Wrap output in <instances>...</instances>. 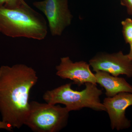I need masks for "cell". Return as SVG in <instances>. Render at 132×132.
I'll return each mask as SVG.
<instances>
[{
  "label": "cell",
  "mask_w": 132,
  "mask_h": 132,
  "mask_svg": "<svg viewBox=\"0 0 132 132\" xmlns=\"http://www.w3.org/2000/svg\"><path fill=\"white\" fill-rule=\"evenodd\" d=\"M38 79L35 69L25 64L0 67V113L3 121L13 128L24 125L30 91Z\"/></svg>",
  "instance_id": "obj_1"
},
{
  "label": "cell",
  "mask_w": 132,
  "mask_h": 132,
  "mask_svg": "<svg viewBox=\"0 0 132 132\" xmlns=\"http://www.w3.org/2000/svg\"><path fill=\"white\" fill-rule=\"evenodd\" d=\"M0 32L11 38L41 40L46 37L48 27L42 15L24 1L15 8L0 7Z\"/></svg>",
  "instance_id": "obj_2"
},
{
  "label": "cell",
  "mask_w": 132,
  "mask_h": 132,
  "mask_svg": "<svg viewBox=\"0 0 132 132\" xmlns=\"http://www.w3.org/2000/svg\"><path fill=\"white\" fill-rule=\"evenodd\" d=\"M85 84L86 88L81 91L72 89L71 83L62 85L46 91L43 95V99L48 104L65 105L69 112L79 111L85 108L95 111H106L100 100L102 90L97 87V84L91 82Z\"/></svg>",
  "instance_id": "obj_3"
},
{
  "label": "cell",
  "mask_w": 132,
  "mask_h": 132,
  "mask_svg": "<svg viewBox=\"0 0 132 132\" xmlns=\"http://www.w3.org/2000/svg\"><path fill=\"white\" fill-rule=\"evenodd\" d=\"M69 112L60 105L32 101L24 125L35 132H59L67 125Z\"/></svg>",
  "instance_id": "obj_4"
},
{
  "label": "cell",
  "mask_w": 132,
  "mask_h": 132,
  "mask_svg": "<svg viewBox=\"0 0 132 132\" xmlns=\"http://www.w3.org/2000/svg\"><path fill=\"white\" fill-rule=\"evenodd\" d=\"M33 5L46 16L53 36H60L71 25L73 16L69 8L68 0H44L35 2Z\"/></svg>",
  "instance_id": "obj_5"
},
{
  "label": "cell",
  "mask_w": 132,
  "mask_h": 132,
  "mask_svg": "<svg viewBox=\"0 0 132 132\" xmlns=\"http://www.w3.org/2000/svg\"><path fill=\"white\" fill-rule=\"evenodd\" d=\"M89 64L95 72L102 71L114 76L125 75L132 78V60L121 51L97 54L89 61Z\"/></svg>",
  "instance_id": "obj_6"
},
{
  "label": "cell",
  "mask_w": 132,
  "mask_h": 132,
  "mask_svg": "<svg viewBox=\"0 0 132 132\" xmlns=\"http://www.w3.org/2000/svg\"><path fill=\"white\" fill-rule=\"evenodd\" d=\"M108 113L111 128L118 131L127 129L131 122L126 116V111L132 106V93L122 92L112 97H107L103 101Z\"/></svg>",
  "instance_id": "obj_7"
},
{
  "label": "cell",
  "mask_w": 132,
  "mask_h": 132,
  "mask_svg": "<svg viewBox=\"0 0 132 132\" xmlns=\"http://www.w3.org/2000/svg\"><path fill=\"white\" fill-rule=\"evenodd\" d=\"M90 66L85 61L73 62L69 57H62L55 67L56 74L62 79L71 80L79 86L87 82L96 84L95 76Z\"/></svg>",
  "instance_id": "obj_8"
},
{
  "label": "cell",
  "mask_w": 132,
  "mask_h": 132,
  "mask_svg": "<svg viewBox=\"0 0 132 132\" xmlns=\"http://www.w3.org/2000/svg\"><path fill=\"white\" fill-rule=\"evenodd\" d=\"M96 82L105 90L107 97L122 93H132V86L123 78L114 76L106 72L98 71L94 74Z\"/></svg>",
  "instance_id": "obj_9"
},
{
  "label": "cell",
  "mask_w": 132,
  "mask_h": 132,
  "mask_svg": "<svg viewBox=\"0 0 132 132\" xmlns=\"http://www.w3.org/2000/svg\"><path fill=\"white\" fill-rule=\"evenodd\" d=\"M123 38L126 43L132 41V19L127 18L121 22Z\"/></svg>",
  "instance_id": "obj_10"
},
{
  "label": "cell",
  "mask_w": 132,
  "mask_h": 132,
  "mask_svg": "<svg viewBox=\"0 0 132 132\" xmlns=\"http://www.w3.org/2000/svg\"><path fill=\"white\" fill-rule=\"evenodd\" d=\"M24 0H0V7L13 9L20 6Z\"/></svg>",
  "instance_id": "obj_11"
},
{
  "label": "cell",
  "mask_w": 132,
  "mask_h": 132,
  "mask_svg": "<svg viewBox=\"0 0 132 132\" xmlns=\"http://www.w3.org/2000/svg\"><path fill=\"white\" fill-rule=\"evenodd\" d=\"M121 5L126 8L128 13L132 16V0H120Z\"/></svg>",
  "instance_id": "obj_12"
},
{
  "label": "cell",
  "mask_w": 132,
  "mask_h": 132,
  "mask_svg": "<svg viewBox=\"0 0 132 132\" xmlns=\"http://www.w3.org/2000/svg\"><path fill=\"white\" fill-rule=\"evenodd\" d=\"M0 129H4L9 131H12L13 128L9 124L5 123L2 120H0Z\"/></svg>",
  "instance_id": "obj_13"
},
{
  "label": "cell",
  "mask_w": 132,
  "mask_h": 132,
  "mask_svg": "<svg viewBox=\"0 0 132 132\" xmlns=\"http://www.w3.org/2000/svg\"><path fill=\"white\" fill-rule=\"evenodd\" d=\"M130 45V51L129 53L127 54L130 60H132V41L129 43Z\"/></svg>",
  "instance_id": "obj_14"
}]
</instances>
